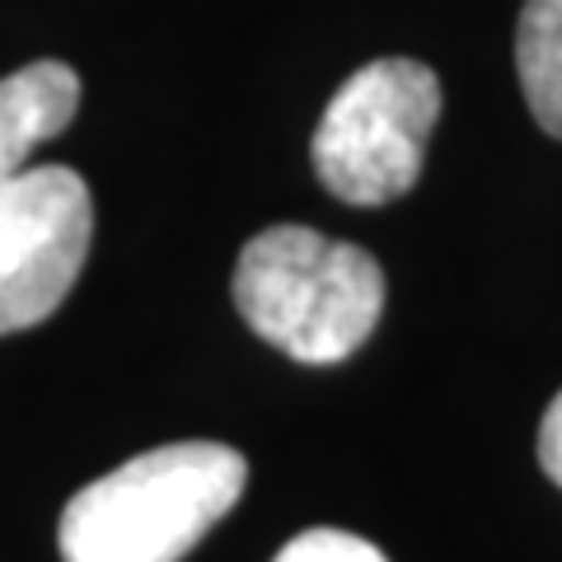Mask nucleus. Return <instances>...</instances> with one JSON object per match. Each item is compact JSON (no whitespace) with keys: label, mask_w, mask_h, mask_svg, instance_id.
Returning a JSON list of instances; mask_svg holds the SVG:
<instances>
[{"label":"nucleus","mask_w":562,"mask_h":562,"mask_svg":"<svg viewBox=\"0 0 562 562\" xmlns=\"http://www.w3.org/2000/svg\"><path fill=\"white\" fill-rule=\"evenodd\" d=\"M249 460L221 441L155 446L85 483L57 520L61 562H183L235 512Z\"/></svg>","instance_id":"nucleus-1"},{"label":"nucleus","mask_w":562,"mask_h":562,"mask_svg":"<svg viewBox=\"0 0 562 562\" xmlns=\"http://www.w3.org/2000/svg\"><path fill=\"white\" fill-rule=\"evenodd\" d=\"M235 310L262 342L301 366L361 351L384 314L380 262L310 225H268L235 262Z\"/></svg>","instance_id":"nucleus-2"},{"label":"nucleus","mask_w":562,"mask_h":562,"mask_svg":"<svg viewBox=\"0 0 562 562\" xmlns=\"http://www.w3.org/2000/svg\"><path fill=\"white\" fill-rule=\"evenodd\" d=\"M441 117V80L408 57H384L351 76L314 127V173L338 202L384 206L413 192Z\"/></svg>","instance_id":"nucleus-3"},{"label":"nucleus","mask_w":562,"mask_h":562,"mask_svg":"<svg viewBox=\"0 0 562 562\" xmlns=\"http://www.w3.org/2000/svg\"><path fill=\"white\" fill-rule=\"evenodd\" d=\"M94 239V202L76 169L38 165L0 183V338L52 319Z\"/></svg>","instance_id":"nucleus-4"},{"label":"nucleus","mask_w":562,"mask_h":562,"mask_svg":"<svg viewBox=\"0 0 562 562\" xmlns=\"http://www.w3.org/2000/svg\"><path fill=\"white\" fill-rule=\"evenodd\" d=\"M80 109V80L66 61H33L0 80V183L20 179L33 150L61 136Z\"/></svg>","instance_id":"nucleus-5"},{"label":"nucleus","mask_w":562,"mask_h":562,"mask_svg":"<svg viewBox=\"0 0 562 562\" xmlns=\"http://www.w3.org/2000/svg\"><path fill=\"white\" fill-rule=\"evenodd\" d=\"M516 70L535 122L562 140V0H525L516 24Z\"/></svg>","instance_id":"nucleus-6"},{"label":"nucleus","mask_w":562,"mask_h":562,"mask_svg":"<svg viewBox=\"0 0 562 562\" xmlns=\"http://www.w3.org/2000/svg\"><path fill=\"white\" fill-rule=\"evenodd\" d=\"M272 562H390V558H384L371 539L347 535V530H328V525H319V530L295 535Z\"/></svg>","instance_id":"nucleus-7"},{"label":"nucleus","mask_w":562,"mask_h":562,"mask_svg":"<svg viewBox=\"0 0 562 562\" xmlns=\"http://www.w3.org/2000/svg\"><path fill=\"white\" fill-rule=\"evenodd\" d=\"M539 464L562 487V394L549 403V413L539 422Z\"/></svg>","instance_id":"nucleus-8"}]
</instances>
